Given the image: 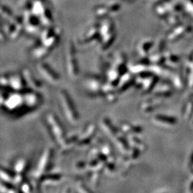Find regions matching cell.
<instances>
[{
    "instance_id": "24",
    "label": "cell",
    "mask_w": 193,
    "mask_h": 193,
    "mask_svg": "<svg viewBox=\"0 0 193 193\" xmlns=\"http://www.w3.org/2000/svg\"><path fill=\"white\" fill-rule=\"evenodd\" d=\"M118 95H119V94L117 92V91L114 90L107 93L104 96H105L106 99H107L108 102H114L117 99Z\"/></svg>"
},
{
    "instance_id": "27",
    "label": "cell",
    "mask_w": 193,
    "mask_h": 193,
    "mask_svg": "<svg viewBox=\"0 0 193 193\" xmlns=\"http://www.w3.org/2000/svg\"><path fill=\"white\" fill-rule=\"evenodd\" d=\"M1 84L2 87H9V74H1Z\"/></svg>"
},
{
    "instance_id": "16",
    "label": "cell",
    "mask_w": 193,
    "mask_h": 193,
    "mask_svg": "<svg viewBox=\"0 0 193 193\" xmlns=\"http://www.w3.org/2000/svg\"><path fill=\"white\" fill-rule=\"evenodd\" d=\"M119 129H120L121 132L125 135L137 134L142 131V128L139 126L133 125V124H131L130 123L125 122H121L120 125H119Z\"/></svg>"
},
{
    "instance_id": "25",
    "label": "cell",
    "mask_w": 193,
    "mask_h": 193,
    "mask_svg": "<svg viewBox=\"0 0 193 193\" xmlns=\"http://www.w3.org/2000/svg\"><path fill=\"white\" fill-rule=\"evenodd\" d=\"M19 191L23 192H32V187H31V184L28 181L24 179L23 182L21 183L19 186Z\"/></svg>"
},
{
    "instance_id": "6",
    "label": "cell",
    "mask_w": 193,
    "mask_h": 193,
    "mask_svg": "<svg viewBox=\"0 0 193 193\" xmlns=\"http://www.w3.org/2000/svg\"><path fill=\"white\" fill-rule=\"evenodd\" d=\"M103 84L104 81H102L100 77L96 75H89L84 79L83 86L88 94L97 96L102 94Z\"/></svg>"
},
{
    "instance_id": "20",
    "label": "cell",
    "mask_w": 193,
    "mask_h": 193,
    "mask_svg": "<svg viewBox=\"0 0 193 193\" xmlns=\"http://www.w3.org/2000/svg\"><path fill=\"white\" fill-rule=\"evenodd\" d=\"M99 149L100 152L107 158L114 157V154H113L112 147H110V145L107 142H101V144L99 146Z\"/></svg>"
},
{
    "instance_id": "9",
    "label": "cell",
    "mask_w": 193,
    "mask_h": 193,
    "mask_svg": "<svg viewBox=\"0 0 193 193\" xmlns=\"http://www.w3.org/2000/svg\"><path fill=\"white\" fill-rule=\"evenodd\" d=\"M99 127L104 136L109 138L110 141H112L120 132V130H118L117 128L114 127L109 119L105 117H103L99 119Z\"/></svg>"
},
{
    "instance_id": "2",
    "label": "cell",
    "mask_w": 193,
    "mask_h": 193,
    "mask_svg": "<svg viewBox=\"0 0 193 193\" xmlns=\"http://www.w3.org/2000/svg\"><path fill=\"white\" fill-rule=\"evenodd\" d=\"M45 121L53 139L59 147L66 137L65 130L62 124L54 112L46 113Z\"/></svg>"
},
{
    "instance_id": "18",
    "label": "cell",
    "mask_w": 193,
    "mask_h": 193,
    "mask_svg": "<svg viewBox=\"0 0 193 193\" xmlns=\"http://www.w3.org/2000/svg\"><path fill=\"white\" fill-rule=\"evenodd\" d=\"M14 172L13 170L7 169L4 167L1 168V180L6 182H11L12 183L13 178L14 176Z\"/></svg>"
},
{
    "instance_id": "11",
    "label": "cell",
    "mask_w": 193,
    "mask_h": 193,
    "mask_svg": "<svg viewBox=\"0 0 193 193\" xmlns=\"http://www.w3.org/2000/svg\"><path fill=\"white\" fill-rule=\"evenodd\" d=\"M24 103L26 108L29 109H35L40 104L41 99L37 91L29 89L28 91H23Z\"/></svg>"
},
{
    "instance_id": "7",
    "label": "cell",
    "mask_w": 193,
    "mask_h": 193,
    "mask_svg": "<svg viewBox=\"0 0 193 193\" xmlns=\"http://www.w3.org/2000/svg\"><path fill=\"white\" fill-rule=\"evenodd\" d=\"M96 131V127L93 123H89L84 127L82 132L79 135H78L77 145L78 147H85L89 143L91 142V139L94 137Z\"/></svg>"
},
{
    "instance_id": "10",
    "label": "cell",
    "mask_w": 193,
    "mask_h": 193,
    "mask_svg": "<svg viewBox=\"0 0 193 193\" xmlns=\"http://www.w3.org/2000/svg\"><path fill=\"white\" fill-rule=\"evenodd\" d=\"M26 86L22 73H12L9 74V88L11 91H23L26 90Z\"/></svg>"
},
{
    "instance_id": "21",
    "label": "cell",
    "mask_w": 193,
    "mask_h": 193,
    "mask_svg": "<svg viewBox=\"0 0 193 193\" xmlns=\"http://www.w3.org/2000/svg\"><path fill=\"white\" fill-rule=\"evenodd\" d=\"M0 189L1 192L6 193H11L17 192V189H16V186L13 184L11 182H6L1 180L0 184Z\"/></svg>"
},
{
    "instance_id": "15",
    "label": "cell",
    "mask_w": 193,
    "mask_h": 193,
    "mask_svg": "<svg viewBox=\"0 0 193 193\" xmlns=\"http://www.w3.org/2000/svg\"><path fill=\"white\" fill-rule=\"evenodd\" d=\"M61 175L60 174L54 173V174H46L41 179L39 182V186L44 187V186H51L56 184L57 183L60 182L61 180Z\"/></svg>"
},
{
    "instance_id": "12",
    "label": "cell",
    "mask_w": 193,
    "mask_h": 193,
    "mask_svg": "<svg viewBox=\"0 0 193 193\" xmlns=\"http://www.w3.org/2000/svg\"><path fill=\"white\" fill-rule=\"evenodd\" d=\"M132 84H134V77L132 73L128 70L121 76L116 91L119 94H122L127 91V89H129Z\"/></svg>"
},
{
    "instance_id": "23",
    "label": "cell",
    "mask_w": 193,
    "mask_h": 193,
    "mask_svg": "<svg viewBox=\"0 0 193 193\" xmlns=\"http://www.w3.org/2000/svg\"><path fill=\"white\" fill-rule=\"evenodd\" d=\"M90 174V183L93 187H96L98 186L99 182V178H100L101 172H89Z\"/></svg>"
},
{
    "instance_id": "8",
    "label": "cell",
    "mask_w": 193,
    "mask_h": 193,
    "mask_svg": "<svg viewBox=\"0 0 193 193\" xmlns=\"http://www.w3.org/2000/svg\"><path fill=\"white\" fill-rule=\"evenodd\" d=\"M65 66L67 75L71 79H74L78 75V65L74 51L69 47L66 54Z\"/></svg>"
},
{
    "instance_id": "17",
    "label": "cell",
    "mask_w": 193,
    "mask_h": 193,
    "mask_svg": "<svg viewBox=\"0 0 193 193\" xmlns=\"http://www.w3.org/2000/svg\"><path fill=\"white\" fill-rule=\"evenodd\" d=\"M28 162L26 158H19L15 161L12 167V170L16 174H24L26 172L28 167Z\"/></svg>"
},
{
    "instance_id": "19",
    "label": "cell",
    "mask_w": 193,
    "mask_h": 193,
    "mask_svg": "<svg viewBox=\"0 0 193 193\" xmlns=\"http://www.w3.org/2000/svg\"><path fill=\"white\" fill-rule=\"evenodd\" d=\"M145 64L141 61H136L128 66V70L130 71L132 74H140L144 71L145 68Z\"/></svg>"
},
{
    "instance_id": "1",
    "label": "cell",
    "mask_w": 193,
    "mask_h": 193,
    "mask_svg": "<svg viewBox=\"0 0 193 193\" xmlns=\"http://www.w3.org/2000/svg\"><path fill=\"white\" fill-rule=\"evenodd\" d=\"M58 99L62 115L65 120L71 126H75L79 122V114L70 96L65 89H61L58 92Z\"/></svg>"
},
{
    "instance_id": "13",
    "label": "cell",
    "mask_w": 193,
    "mask_h": 193,
    "mask_svg": "<svg viewBox=\"0 0 193 193\" xmlns=\"http://www.w3.org/2000/svg\"><path fill=\"white\" fill-rule=\"evenodd\" d=\"M21 73L26 81V85L29 86V89L35 91L40 90L41 88L42 87V84L40 81L36 79L35 76L33 75L32 72L29 69L24 68L21 71Z\"/></svg>"
},
{
    "instance_id": "14",
    "label": "cell",
    "mask_w": 193,
    "mask_h": 193,
    "mask_svg": "<svg viewBox=\"0 0 193 193\" xmlns=\"http://www.w3.org/2000/svg\"><path fill=\"white\" fill-rule=\"evenodd\" d=\"M78 136L77 135H71L69 137H66L64 142L59 146V149L61 154H65L70 152L74 147L77 145Z\"/></svg>"
},
{
    "instance_id": "4",
    "label": "cell",
    "mask_w": 193,
    "mask_h": 193,
    "mask_svg": "<svg viewBox=\"0 0 193 193\" xmlns=\"http://www.w3.org/2000/svg\"><path fill=\"white\" fill-rule=\"evenodd\" d=\"M1 107L8 112H23V107H26L23 91L8 92L5 100L1 104Z\"/></svg>"
},
{
    "instance_id": "22",
    "label": "cell",
    "mask_w": 193,
    "mask_h": 193,
    "mask_svg": "<svg viewBox=\"0 0 193 193\" xmlns=\"http://www.w3.org/2000/svg\"><path fill=\"white\" fill-rule=\"evenodd\" d=\"M48 50L49 49L46 48H38L33 51L32 56L36 60H39V59H42L48 54Z\"/></svg>"
},
{
    "instance_id": "3",
    "label": "cell",
    "mask_w": 193,
    "mask_h": 193,
    "mask_svg": "<svg viewBox=\"0 0 193 193\" xmlns=\"http://www.w3.org/2000/svg\"><path fill=\"white\" fill-rule=\"evenodd\" d=\"M52 156L53 149L50 147L46 148L41 152L39 160L36 163V167L31 174V178H32L33 181L37 183V184H39V185L41 179L45 175L46 172L49 169Z\"/></svg>"
},
{
    "instance_id": "5",
    "label": "cell",
    "mask_w": 193,
    "mask_h": 193,
    "mask_svg": "<svg viewBox=\"0 0 193 193\" xmlns=\"http://www.w3.org/2000/svg\"><path fill=\"white\" fill-rule=\"evenodd\" d=\"M36 70L41 77L51 85H56L60 81V78L52 68L44 62H39L36 65Z\"/></svg>"
},
{
    "instance_id": "26",
    "label": "cell",
    "mask_w": 193,
    "mask_h": 193,
    "mask_svg": "<svg viewBox=\"0 0 193 193\" xmlns=\"http://www.w3.org/2000/svg\"><path fill=\"white\" fill-rule=\"evenodd\" d=\"M76 191L79 192H89L91 190L86 187V184L83 182V181L78 180L76 183Z\"/></svg>"
}]
</instances>
